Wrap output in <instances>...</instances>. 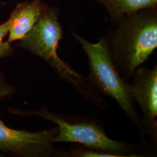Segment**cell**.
I'll return each mask as SVG.
<instances>
[{
  "mask_svg": "<svg viewBox=\"0 0 157 157\" xmlns=\"http://www.w3.org/2000/svg\"><path fill=\"white\" fill-rule=\"evenodd\" d=\"M155 8H146L124 17L112 37V52L125 72L133 75L157 47Z\"/></svg>",
  "mask_w": 157,
  "mask_h": 157,
  "instance_id": "cell-1",
  "label": "cell"
},
{
  "mask_svg": "<svg viewBox=\"0 0 157 157\" xmlns=\"http://www.w3.org/2000/svg\"><path fill=\"white\" fill-rule=\"evenodd\" d=\"M62 37V28L56 10L45 6L33 27L21 40L19 45L43 59L63 80L84 93L87 87L84 78L58 55Z\"/></svg>",
  "mask_w": 157,
  "mask_h": 157,
  "instance_id": "cell-2",
  "label": "cell"
},
{
  "mask_svg": "<svg viewBox=\"0 0 157 157\" xmlns=\"http://www.w3.org/2000/svg\"><path fill=\"white\" fill-rule=\"evenodd\" d=\"M72 35L87 56L90 78L94 85L101 93L115 100L129 118L138 124L139 118L133 107L129 84L119 75L107 40L101 39L96 43H91L76 33Z\"/></svg>",
  "mask_w": 157,
  "mask_h": 157,
  "instance_id": "cell-3",
  "label": "cell"
},
{
  "mask_svg": "<svg viewBox=\"0 0 157 157\" xmlns=\"http://www.w3.org/2000/svg\"><path fill=\"white\" fill-rule=\"evenodd\" d=\"M39 116L53 122L58 125V132L54 137L53 143H76L90 150L123 155L127 147L123 143L109 138L105 132L95 124L86 122L69 123L58 115L45 111L25 113Z\"/></svg>",
  "mask_w": 157,
  "mask_h": 157,
  "instance_id": "cell-4",
  "label": "cell"
},
{
  "mask_svg": "<svg viewBox=\"0 0 157 157\" xmlns=\"http://www.w3.org/2000/svg\"><path fill=\"white\" fill-rule=\"evenodd\" d=\"M58 127L39 132L11 129L0 119V150L19 157H47L56 152L52 140Z\"/></svg>",
  "mask_w": 157,
  "mask_h": 157,
  "instance_id": "cell-5",
  "label": "cell"
},
{
  "mask_svg": "<svg viewBox=\"0 0 157 157\" xmlns=\"http://www.w3.org/2000/svg\"><path fill=\"white\" fill-rule=\"evenodd\" d=\"M133 80L129 84L133 100L137 101L144 116V123L156 129L157 115V67H140L133 75Z\"/></svg>",
  "mask_w": 157,
  "mask_h": 157,
  "instance_id": "cell-6",
  "label": "cell"
},
{
  "mask_svg": "<svg viewBox=\"0 0 157 157\" xmlns=\"http://www.w3.org/2000/svg\"><path fill=\"white\" fill-rule=\"evenodd\" d=\"M45 5L41 0H32L17 5L8 19L9 43L21 40L28 33L39 19Z\"/></svg>",
  "mask_w": 157,
  "mask_h": 157,
  "instance_id": "cell-7",
  "label": "cell"
},
{
  "mask_svg": "<svg viewBox=\"0 0 157 157\" xmlns=\"http://www.w3.org/2000/svg\"><path fill=\"white\" fill-rule=\"evenodd\" d=\"M106 9L113 22L146 8H156L157 0H96Z\"/></svg>",
  "mask_w": 157,
  "mask_h": 157,
  "instance_id": "cell-8",
  "label": "cell"
},
{
  "mask_svg": "<svg viewBox=\"0 0 157 157\" xmlns=\"http://www.w3.org/2000/svg\"><path fill=\"white\" fill-rule=\"evenodd\" d=\"M9 28L10 21L8 19L6 22L0 25V59L12 56L14 52L11 43L4 41L6 36L8 34Z\"/></svg>",
  "mask_w": 157,
  "mask_h": 157,
  "instance_id": "cell-9",
  "label": "cell"
},
{
  "mask_svg": "<svg viewBox=\"0 0 157 157\" xmlns=\"http://www.w3.org/2000/svg\"><path fill=\"white\" fill-rule=\"evenodd\" d=\"M76 157H121L119 155L112 153L98 151L95 150H82L75 152Z\"/></svg>",
  "mask_w": 157,
  "mask_h": 157,
  "instance_id": "cell-10",
  "label": "cell"
},
{
  "mask_svg": "<svg viewBox=\"0 0 157 157\" xmlns=\"http://www.w3.org/2000/svg\"><path fill=\"white\" fill-rule=\"evenodd\" d=\"M13 91V88L6 82L0 72V100L10 96Z\"/></svg>",
  "mask_w": 157,
  "mask_h": 157,
  "instance_id": "cell-11",
  "label": "cell"
},
{
  "mask_svg": "<svg viewBox=\"0 0 157 157\" xmlns=\"http://www.w3.org/2000/svg\"><path fill=\"white\" fill-rule=\"evenodd\" d=\"M0 157H3V155H2L1 153H0Z\"/></svg>",
  "mask_w": 157,
  "mask_h": 157,
  "instance_id": "cell-12",
  "label": "cell"
}]
</instances>
